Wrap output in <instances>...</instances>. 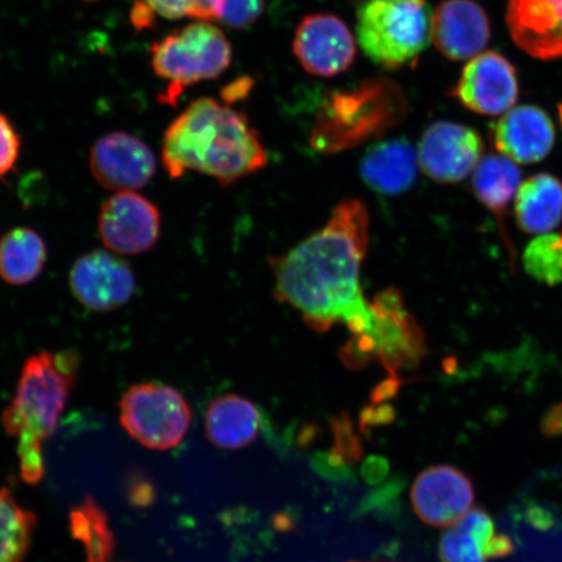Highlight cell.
Instances as JSON below:
<instances>
[{
    "instance_id": "obj_1",
    "label": "cell",
    "mask_w": 562,
    "mask_h": 562,
    "mask_svg": "<svg viewBox=\"0 0 562 562\" xmlns=\"http://www.w3.org/2000/svg\"><path fill=\"white\" fill-rule=\"evenodd\" d=\"M369 226L361 201H341L323 228L271 262L276 296L296 308L315 331L347 326L353 341L372 331L375 314L361 286Z\"/></svg>"
},
{
    "instance_id": "obj_2",
    "label": "cell",
    "mask_w": 562,
    "mask_h": 562,
    "mask_svg": "<svg viewBox=\"0 0 562 562\" xmlns=\"http://www.w3.org/2000/svg\"><path fill=\"white\" fill-rule=\"evenodd\" d=\"M161 164L171 179L193 171L228 187L261 171L267 153L240 112L213 98H201L168 126Z\"/></svg>"
},
{
    "instance_id": "obj_3",
    "label": "cell",
    "mask_w": 562,
    "mask_h": 562,
    "mask_svg": "<svg viewBox=\"0 0 562 562\" xmlns=\"http://www.w3.org/2000/svg\"><path fill=\"white\" fill-rule=\"evenodd\" d=\"M80 356L74 349L42 350L23 364L15 397L3 412L7 434L18 439L20 473L30 484L45 475V440L50 437L79 375Z\"/></svg>"
},
{
    "instance_id": "obj_4",
    "label": "cell",
    "mask_w": 562,
    "mask_h": 562,
    "mask_svg": "<svg viewBox=\"0 0 562 562\" xmlns=\"http://www.w3.org/2000/svg\"><path fill=\"white\" fill-rule=\"evenodd\" d=\"M431 18L427 0H372L358 12V41L375 65L404 67L431 41Z\"/></svg>"
},
{
    "instance_id": "obj_5",
    "label": "cell",
    "mask_w": 562,
    "mask_h": 562,
    "mask_svg": "<svg viewBox=\"0 0 562 562\" xmlns=\"http://www.w3.org/2000/svg\"><path fill=\"white\" fill-rule=\"evenodd\" d=\"M226 35L209 21H195L151 47V66L168 82L165 102L173 104L188 87L215 79L231 65Z\"/></svg>"
},
{
    "instance_id": "obj_6",
    "label": "cell",
    "mask_w": 562,
    "mask_h": 562,
    "mask_svg": "<svg viewBox=\"0 0 562 562\" xmlns=\"http://www.w3.org/2000/svg\"><path fill=\"white\" fill-rule=\"evenodd\" d=\"M124 430L146 448L178 447L191 426L192 411L178 390L158 382L131 386L119 404Z\"/></svg>"
},
{
    "instance_id": "obj_7",
    "label": "cell",
    "mask_w": 562,
    "mask_h": 562,
    "mask_svg": "<svg viewBox=\"0 0 562 562\" xmlns=\"http://www.w3.org/2000/svg\"><path fill=\"white\" fill-rule=\"evenodd\" d=\"M371 305L375 314L374 327L363 340L351 341L344 349V360L356 368L376 358L391 375L414 367L425 353V341L400 294L385 291Z\"/></svg>"
},
{
    "instance_id": "obj_8",
    "label": "cell",
    "mask_w": 562,
    "mask_h": 562,
    "mask_svg": "<svg viewBox=\"0 0 562 562\" xmlns=\"http://www.w3.org/2000/svg\"><path fill=\"white\" fill-rule=\"evenodd\" d=\"M161 215L157 205L136 192H116L103 203L98 232L105 248L121 256L149 251L159 240Z\"/></svg>"
},
{
    "instance_id": "obj_9",
    "label": "cell",
    "mask_w": 562,
    "mask_h": 562,
    "mask_svg": "<svg viewBox=\"0 0 562 562\" xmlns=\"http://www.w3.org/2000/svg\"><path fill=\"white\" fill-rule=\"evenodd\" d=\"M69 286L88 311L110 313L135 296L136 277L131 265L115 252L93 250L77 259L69 272Z\"/></svg>"
},
{
    "instance_id": "obj_10",
    "label": "cell",
    "mask_w": 562,
    "mask_h": 562,
    "mask_svg": "<svg viewBox=\"0 0 562 562\" xmlns=\"http://www.w3.org/2000/svg\"><path fill=\"white\" fill-rule=\"evenodd\" d=\"M483 156V140L470 126L435 123L425 131L418 146L422 172L441 184H456L473 175Z\"/></svg>"
},
{
    "instance_id": "obj_11",
    "label": "cell",
    "mask_w": 562,
    "mask_h": 562,
    "mask_svg": "<svg viewBox=\"0 0 562 562\" xmlns=\"http://www.w3.org/2000/svg\"><path fill=\"white\" fill-rule=\"evenodd\" d=\"M90 171L104 189L136 192L153 180L157 160L150 147L125 132H114L95 140L90 150Z\"/></svg>"
},
{
    "instance_id": "obj_12",
    "label": "cell",
    "mask_w": 562,
    "mask_h": 562,
    "mask_svg": "<svg viewBox=\"0 0 562 562\" xmlns=\"http://www.w3.org/2000/svg\"><path fill=\"white\" fill-rule=\"evenodd\" d=\"M454 95L475 114L502 116L518 100L516 68L496 52L476 55L463 68Z\"/></svg>"
},
{
    "instance_id": "obj_13",
    "label": "cell",
    "mask_w": 562,
    "mask_h": 562,
    "mask_svg": "<svg viewBox=\"0 0 562 562\" xmlns=\"http://www.w3.org/2000/svg\"><path fill=\"white\" fill-rule=\"evenodd\" d=\"M293 52L308 74L334 77L346 72L356 58V41L344 21L328 13L302 20Z\"/></svg>"
},
{
    "instance_id": "obj_14",
    "label": "cell",
    "mask_w": 562,
    "mask_h": 562,
    "mask_svg": "<svg viewBox=\"0 0 562 562\" xmlns=\"http://www.w3.org/2000/svg\"><path fill=\"white\" fill-rule=\"evenodd\" d=\"M411 498L420 521L434 527H452L472 510L475 494L472 481L461 470L438 465L417 476Z\"/></svg>"
},
{
    "instance_id": "obj_15",
    "label": "cell",
    "mask_w": 562,
    "mask_h": 562,
    "mask_svg": "<svg viewBox=\"0 0 562 562\" xmlns=\"http://www.w3.org/2000/svg\"><path fill=\"white\" fill-rule=\"evenodd\" d=\"M491 136L502 156L517 165H532L552 151L557 130L544 110L526 104L505 112L492 126Z\"/></svg>"
},
{
    "instance_id": "obj_16",
    "label": "cell",
    "mask_w": 562,
    "mask_h": 562,
    "mask_svg": "<svg viewBox=\"0 0 562 562\" xmlns=\"http://www.w3.org/2000/svg\"><path fill=\"white\" fill-rule=\"evenodd\" d=\"M490 38L487 13L474 0H446L432 13L431 41L448 59H473Z\"/></svg>"
},
{
    "instance_id": "obj_17",
    "label": "cell",
    "mask_w": 562,
    "mask_h": 562,
    "mask_svg": "<svg viewBox=\"0 0 562 562\" xmlns=\"http://www.w3.org/2000/svg\"><path fill=\"white\" fill-rule=\"evenodd\" d=\"M507 25L515 44L531 58H562V0H509Z\"/></svg>"
},
{
    "instance_id": "obj_18",
    "label": "cell",
    "mask_w": 562,
    "mask_h": 562,
    "mask_svg": "<svg viewBox=\"0 0 562 562\" xmlns=\"http://www.w3.org/2000/svg\"><path fill=\"white\" fill-rule=\"evenodd\" d=\"M512 552V539L497 533L494 519L482 508L470 510L459 522L448 527L439 543L441 562H488Z\"/></svg>"
},
{
    "instance_id": "obj_19",
    "label": "cell",
    "mask_w": 562,
    "mask_h": 562,
    "mask_svg": "<svg viewBox=\"0 0 562 562\" xmlns=\"http://www.w3.org/2000/svg\"><path fill=\"white\" fill-rule=\"evenodd\" d=\"M418 156L409 140H384L367 153L361 161V176L367 186L389 196L404 194L416 184Z\"/></svg>"
},
{
    "instance_id": "obj_20",
    "label": "cell",
    "mask_w": 562,
    "mask_h": 562,
    "mask_svg": "<svg viewBox=\"0 0 562 562\" xmlns=\"http://www.w3.org/2000/svg\"><path fill=\"white\" fill-rule=\"evenodd\" d=\"M263 424L261 409L243 396L223 395L213 400L205 414L207 439L223 449H241L258 438Z\"/></svg>"
},
{
    "instance_id": "obj_21",
    "label": "cell",
    "mask_w": 562,
    "mask_h": 562,
    "mask_svg": "<svg viewBox=\"0 0 562 562\" xmlns=\"http://www.w3.org/2000/svg\"><path fill=\"white\" fill-rule=\"evenodd\" d=\"M515 215L526 234H550L562 221V181L551 173H537L522 181L515 199Z\"/></svg>"
},
{
    "instance_id": "obj_22",
    "label": "cell",
    "mask_w": 562,
    "mask_h": 562,
    "mask_svg": "<svg viewBox=\"0 0 562 562\" xmlns=\"http://www.w3.org/2000/svg\"><path fill=\"white\" fill-rule=\"evenodd\" d=\"M521 186V171L515 161L502 156L482 158L473 173V191L482 205L496 216L505 244L510 249V263L515 269L516 251L505 234V216L510 202Z\"/></svg>"
},
{
    "instance_id": "obj_23",
    "label": "cell",
    "mask_w": 562,
    "mask_h": 562,
    "mask_svg": "<svg viewBox=\"0 0 562 562\" xmlns=\"http://www.w3.org/2000/svg\"><path fill=\"white\" fill-rule=\"evenodd\" d=\"M47 246L38 232L16 227L0 238V278L11 285L32 283L44 271Z\"/></svg>"
},
{
    "instance_id": "obj_24",
    "label": "cell",
    "mask_w": 562,
    "mask_h": 562,
    "mask_svg": "<svg viewBox=\"0 0 562 562\" xmlns=\"http://www.w3.org/2000/svg\"><path fill=\"white\" fill-rule=\"evenodd\" d=\"M70 531L83 544L87 562H111L115 539L108 518L93 498L88 497L70 513Z\"/></svg>"
},
{
    "instance_id": "obj_25",
    "label": "cell",
    "mask_w": 562,
    "mask_h": 562,
    "mask_svg": "<svg viewBox=\"0 0 562 562\" xmlns=\"http://www.w3.org/2000/svg\"><path fill=\"white\" fill-rule=\"evenodd\" d=\"M35 517L0 490V562H21L32 542Z\"/></svg>"
},
{
    "instance_id": "obj_26",
    "label": "cell",
    "mask_w": 562,
    "mask_h": 562,
    "mask_svg": "<svg viewBox=\"0 0 562 562\" xmlns=\"http://www.w3.org/2000/svg\"><path fill=\"white\" fill-rule=\"evenodd\" d=\"M524 266L539 283L557 285L562 281V237L540 235L525 250Z\"/></svg>"
},
{
    "instance_id": "obj_27",
    "label": "cell",
    "mask_w": 562,
    "mask_h": 562,
    "mask_svg": "<svg viewBox=\"0 0 562 562\" xmlns=\"http://www.w3.org/2000/svg\"><path fill=\"white\" fill-rule=\"evenodd\" d=\"M147 10L168 20L214 21L213 0H144Z\"/></svg>"
},
{
    "instance_id": "obj_28",
    "label": "cell",
    "mask_w": 562,
    "mask_h": 562,
    "mask_svg": "<svg viewBox=\"0 0 562 562\" xmlns=\"http://www.w3.org/2000/svg\"><path fill=\"white\" fill-rule=\"evenodd\" d=\"M263 5L265 0H213L215 20L235 30L256 23Z\"/></svg>"
},
{
    "instance_id": "obj_29",
    "label": "cell",
    "mask_w": 562,
    "mask_h": 562,
    "mask_svg": "<svg viewBox=\"0 0 562 562\" xmlns=\"http://www.w3.org/2000/svg\"><path fill=\"white\" fill-rule=\"evenodd\" d=\"M333 428L335 435L334 456L337 460H355L362 456L361 442L357 439L353 425L348 416L336 417Z\"/></svg>"
},
{
    "instance_id": "obj_30",
    "label": "cell",
    "mask_w": 562,
    "mask_h": 562,
    "mask_svg": "<svg viewBox=\"0 0 562 562\" xmlns=\"http://www.w3.org/2000/svg\"><path fill=\"white\" fill-rule=\"evenodd\" d=\"M21 149V139L10 119L0 114V178L15 168Z\"/></svg>"
},
{
    "instance_id": "obj_31",
    "label": "cell",
    "mask_w": 562,
    "mask_h": 562,
    "mask_svg": "<svg viewBox=\"0 0 562 562\" xmlns=\"http://www.w3.org/2000/svg\"><path fill=\"white\" fill-rule=\"evenodd\" d=\"M559 117L562 125V104L559 105Z\"/></svg>"
},
{
    "instance_id": "obj_32",
    "label": "cell",
    "mask_w": 562,
    "mask_h": 562,
    "mask_svg": "<svg viewBox=\"0 0 562 562\" xmlns=\"http://www.w3.org/2000/svg\"><path fill=\"white\" fill-rule=\"evenodd\" d=\"M560 235H561V237H562V232H561V234H560Z\"/></svg>"
}]
</instances>
